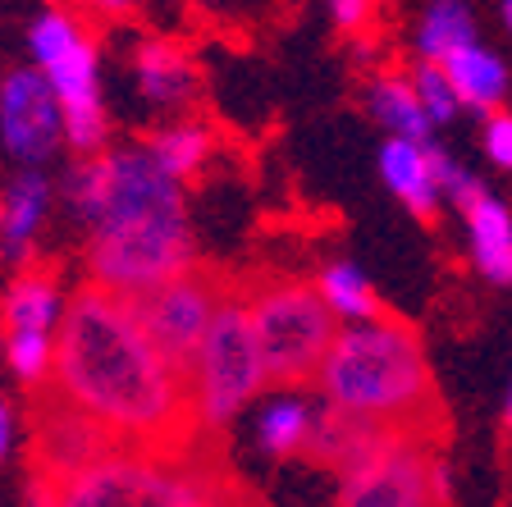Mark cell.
<instances>
[{"label":"cell","instance_id":"obj_1","mask_svg":"<svg viewBox=\"0 0 512 507\" xmlns=\"http://www.w3.org/2000/svg\"><path fill=\"white\" fill-rule=\"evenodd\" d=\"M55 343V389L119 448L179 453L197 430L188 370L151 338L138 297L87 284L69 297Z\"/></svg>","mask_w":512,"mask_h":507},{"label":"cell","instance_id":"obj_2","mask_svg":"<svg viewBox=\"0 0 512 507\" xmlns=\"http://www.w3.org/2000/svg\"><path fill=\"white\" fill-rule=\"evenodd\" d=\"M64 206L87 229V275L115 293L147 288L192 270L197 238L188 220L183 179L151 147H115L78 156L64 169Z\"/></svg>","mask_w":512,"mask_h":507},{"label":"cell","instance_id":"obj_3","mask_svg":"<svg viewBox=\"0 0 512 507\" xmlns=\"http://www.w3.org/2000/svg\"><path fill=\"white\" fill-rule=\"evenodd\" d=\"M316 389L325 407L352 416V421L380 425V430H407L430 421L435 384L421 352V338L389 316L339 325L330 352L316 370Z\"/></svg>","mask_w":512,"mask_h":507},{"label":"cell","instance_id":"obj_4","mask_svg":"<svg viewBox=\"0 0 512 507\" xmlns=\"http://www.w3.org/2000/svg\"><path fill=\"white\" fill-rule=\"evenodd\" d=\"M266 384L270 370L252 325V307H247V297H224L197 357L188 361L192 416L202 430H224L243 412H252Z\"/></svg>","mask_w":512,"mask_h":507},{"label":"cell","instance_id":"obj_5","mask_svg":"<svg viewBox=\"0 0 512 507\" xmlns=\"http://www.w3.org/2000/svg\"><path fill=\"white\" fill-rule=\"evenodd\" d=\"M32 64L51 78L55 96L64 106V142L78 156L106 151L110 119L101 101V60L87 23L74 10H42L28 23Z\"/></svg>","mask_w":512,"mask_h":507},{"label":"cell","instance_id":"obj_6","mask_svg":"<svg viewBox=\"0 0 512 507\" xmlns=\"http://www.w3.org/2000/svg\"><path fill=\"white\" fill-rule=\"evenodd\" d=\"M247 307H252L261 352H266L270 384L284 389V384L316 380L320 361L339 334V316L325 307L320 288L302 284V279H275V284L256 288Z\"/></svg>","mask_w":512,"mask_h":507},{"label":"cell","instance_id":"obj_7","mask_svg":"<svg viewBox=\"0 0 512 507\" xmlns=\"http://www.w3.org/2000/svg\"><path fill=\"white\" fill-rule=\"evenodd\" d=\"M339 498L352 507H412V503H444V466L416 448L407 430H375L366 448L339 471Z\"/></svg>","mask_w":512,"mask_h":507},{"label":"cell","instance_id":"obj_8","mask_svg":"<svg viewBox=\"0 0 512 507\" xmlns=\"http://www.w3.org/2000/svg\"><path fill=\"white\" fill-rule=\"evenodd\" d=\"M0 147L19 165H46L64 147V106L37 64L10 69L0 83Z\"/></svg>","mask_w":512,"mask_h":507},{"label":"cell","instance_id":"obj_9","mask_svg":"<svg viewBox=\"0 0 512 507\" xmlns=\"http://www.w3.org/2000/svg\"><path fill=\"white\" fill-rule=\"evenodd\" d=\"M224 297L229 293L192 265L183 275L147 288V293L138 297V311H142V320H147L151 338L188 370V361L197 357V348H202V338H206V329H211Z\"/></svg>","mask_w":512,"mask_h":507},{"label":"cell","instance_id":"obj_10","mask_svg":"<svg viewBox=\"0 0 512 507\" xmlns=\"http://www.w3.org/2000/svg\"><path fill=\"white\" fill-rule=\"evenodd\" d=\"M51 201L55 183L42 174V165H23L10 179L5 197H0V261L5 265L32 261V247L51 220Z\"/></svg>","mask_w":512,"mask_h":507},{"label":"cell","instance_id":"obj_11","mask_svg":"<svg viewBox=\"0 0 512 507\" xmlns=\"http://www.w3.org/2000/svg\"><path fill=\"white\" fill-rule=\"evenodd\" d=\"M380 179L416 220H430V215H439V206H444L430 138H398V133H389L380 147Z\"/></svg>","mask_w":512,"mask_h":507},{"label":"cell","instance_id":"obj_12","mask_svg":"<svg viewBox=\"0 0 512 507\" xmlns=\"http://www.w3.org/2000/svg\"><path fill=\"white\" fill-rule=\"evenodd\" d=\"M316 425L320 412L311 407V398L298 393V384H284V393H270V398L256 402V421H252L256 453L270 457V462L307 453Z\"/></svg>","mask_w":512,"mask_h":507},{"label":"cell","instance_id":"obj_13","mask_svg":"<svg viewBox=\"0 0 512 507\" xmlns=\"http://www.w3.org/2000/svg\"><path fill=\"white\" fill-rule=\"evenodd\" d=\"M133 83H138L142 101L156 110H179L197 96V64L183 46L174 42H142L133 51Z\"/></svg>","mask_w":512,"mask_h":507},{"label":"cell","instance_id":"obj_14","mask_svg":"<svg viewBox=\"0 0 512 507\" xmlns=\"http://www.w3.org/2000/svg\"><path fill=\"white\" fill-rule=\"evenodd\" d=\"M462 229H467V252H471V265L490 284L508 288L512 284V211L508 201L480 192L462 211Z\"/></svg>","mask_w":512,"mask_h":507},{"label":"cell","instance_id":"obj_15","mask_svg":"<svg viewBox=\"0 0 512 507\" xmlns=\"http://www.w3.org/2000/svg\"><path fill=\"white\" fill-rule=\"evenodd\" d=\"M448 69V78H453V87H458L462 106L471 110H499L503 101H508L512 92V74H508V60L503 55H494L490 46H462V51H453L448 60H439Z\"/></svg>","mask_w":512,"mask_h":507},{"label":"cell","instance_id":"obj_16","mask_svg":"<svg viewBox=\"0 0 512 507\" xmlns=\"http://www.w3.org/2000/svg\"><path fill=\"white\" fill-rule=\"evenodd\" d=\"M366 110H371V119L384 133H398V138H430V128H435V119H430L426 101L416 92L412 74H394V69L371 78V87H366Z\"/></svg>","mask_w":512,"mask_h":507},{"label":"cell","instance_id":"obj_17","mask_svg":"<svg viewBox=\"0 0 512 507\" xmlns=\"http://www.w3.org/2000/svg\"><path fill=\"white\" fill-rule=\"evenodd\" d=\"M64 311V288L51 270H23L10 288H5V325L10 329H60Z\"/></svg>","mask_w":512,"mask_h":507},{"label":"cell","instance_id":"obj_18","mask_svg":"<svg viewBox=\"0 0 512 507\" xmlns=\"http://www.w3.org/2000/svg\"><path fill=\"white\" fill-rule=\"evenodd\" d=\"M471 42H480V28L467 0H430L421 23H416V55L421 60H448Z\"/></svg>","mask_w":512,"mask_h":507},{"label":"cell","instance_id":"obj_19","mask_svg":"<svg viewBox=\"0 0 512 507\" xmlns=\"http://www.w3.org/2000/svg\"><path fill=\"white\" fill-rule=\"evenodd\" d=\"M316 288H320V297H325V307H330L334 316H339V325L384 316V311H380V293H375L371 275H366L362 265H352V261H330V265H320Z\"/></svg>","mask_w":512,"mask_h":507},{"label":"cell","instance_id":"obj_20","mask_svg":"<svg viewBox=\"0 0 512 507\" xmlns=\"http://www.w3.org/2000/svg\"><path fill=\"white\" fill-rule=\"evenodd\" d=\"M147 147L156 151L160 165L170 169L174 179H183V183H188L192 174H202V169L211 165V156H215L211 128H206V124H192V119H183V124H170V128H160V133L147 142Z\"/></svg>","mask_w":512,"mask_h":507},{"label":"cell","instance_id":"obj_21","mask_svg":"<svg viewBox=\"0 0 512 507\" xmlns=\"http://www.w3.org/2000/svg\"><path fill=\"white\" fill-rule=\"evenodd\" d=\"M60 329H10L5 338V366L19 384H46L55 375V343Z\"/></svg>","mask_w":512,"mask_h":507},{"label":"cell","instance_id":"obj_22","mask_svg":"<svg viewBox=\"0 0 512 507\" xmlns=\"http://www.w3.org/2000/svg\"><path fill=\"white\" fill-rule=\"evenodd\" d=\"M412 83H416V92H421V101H426L435 128L458 119L462 96H458V87H453V78H448V69L439 60H421V64H416V69H412Z\"/></svg>","mask_w":512,"mask_h":507},{"label":"cell","instance_id":"obj_23","mask_svg":"<svg viewBox=\"0 0 512 507\" xmlns=\"http://www.w3.org/2000/svg\"><path fill=\"white\" fill-rule=\"evenodd\" d=\"M435 179H439V197H444V206H453L458 215L485 192V183H480L458 156H448V151H439V147H435Z\"/></svg>","mask_w":512,"mask_h":507},{"label":"cell","instance_id":"obj_24","mask_svg":"<svg viewBox=\"0 0 512 507\" xmlns=\"http://www.w3.org/2000/svg\"><path fill=\"white\" fill-rule=\"evenodd\" d=\"M480 147H485L494 169H508L512 174V110H490V115H485Z\"/></svg>","mask_w":512,"mask_h":507},{"label":"cell","instance_id":"obj_25","mask_svg":"<svg viewBox=\"0 0 512 507\" xmlns=\"http://www.w3.org/2000/svg\"><path fill=\"white\" fill-rule=\"evenodd\" d=\"M330 14L343 32H366L375 19V0H330Z\"/></svg>","mask_w":512,"mask_h":507},{"label":"cell","instance_id":"obj_26","mask_svg":"<svg viewBox=\"0 0 512 507\" xmlns=\"http://www.w3.org/2000/svg\"><path fill=\"white\" fill-rule=\"evenodd\" d=\"M14 439H19V421H14V407H10V402L0 398V466L10 462Z\"/></svg>","mask_w":512,"mask_h":507},{"label":"cell","instance_id":"obj_27","mask_svg":"<svg viewBox=\"0 0 512 507\" xmlns=\"http://www.w3.org/2000/svg\"><path fill=\"white\" fill-rule=\"evenodd\" d=\"M87 5H92V10H106V14H124L133 0H87Z\"/></svg>","mask_w":512,"mask_h":507},{"label":"cell","instance_id":"obj_28","mask_svg":"<svg viewBox=\"0 0 512 507\" xmlns=\"http://www.w3.org/2000/svg\"><path fill=\"white\" fill-rule=\"evenodd\" d=\"M503 425L512 430V380H508V393H503Z\"/></svg>","mask_w":512,"mask_h":507},{"label":"cell","instance_id":"obj_29","mask_svg":"<svg viewBox=\"0 0 512 507\" xmlns=\"http://www.w3.org/2000/svg\"><path fill=\"white\" fill-rule=\"evenodd\" d=\"M499 14H503V28H508V37H512V0H503Z\"/></svg>","mask_w":512,"mask_h":507}]
</instances>
